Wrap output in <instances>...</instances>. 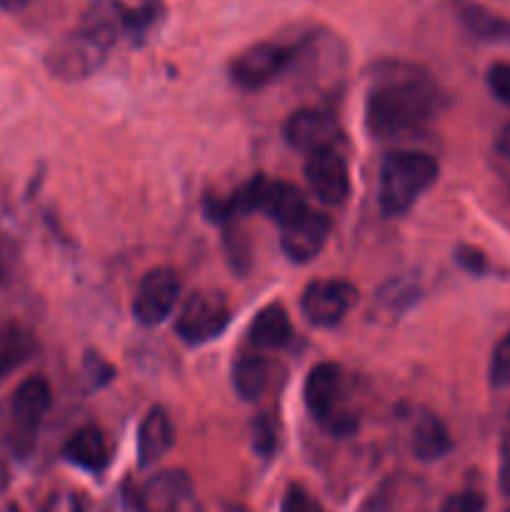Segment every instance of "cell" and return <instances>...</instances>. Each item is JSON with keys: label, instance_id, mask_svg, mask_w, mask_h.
Here are the masks:
<instances>
[{"label": "cell", "instance_id": "cell-1", "mask_svg": "<svg viewBox=\"0 0 510 512\" xmlns=\"http://www.w3.org/2000/svg\"><path fill=\"white\" fill-rule=\"evenodd\" d=\"M440 90L425 75L383 80L365 100V128L373 138L388 140L415 133L435 118Z\"/></svg>", "mask_w": 510, "mask_h": 512}, {"label": "cell", "instance_id": "cell-2", "mask_svg": "<svg viewBox=\"0 0 510 512\" xmlns=\"http://www.w3.org/2000/svg\"><path fill=\"white\" fill-rule=\"evenodd\" d=\"M438 180V160L420 150L385 155L378 175V205L385 215H403Z\"/></svg>", "mask_w": 510, "mask_h": 512}, {"label": "cell", "instance_id": "cell-3", "mask_svg": "<svg viewBox=\"0 0 510 512\" xmlns=\"http://www.w3.org/2000/svg\"><path fill=\"white\" fill-rule=\"evenodd\" d=\"M123 498L130 512H203L183 470H160L140 483H125Z\"/></svg>", "mask_w": 510, "mask_h": 512}, {"label": "cell", "instance_id": "cell-4", "mask_svg": "<svg viewBox=\"0 0 510 512\" xmlns=\"http://www.w3.org/2000/svg\"><path fill=\"white\" fill-rule=\"evenodd\" d=\"M303 205V195H300V190L293 183L258 175L250 183H245L238 193H233L228 203H215L213 215L218 213V218H228V215L253 213L255 210V213H263L273 218L275 223H280V220L288 218L290 213H295Z\"/></svg>", "mask_w": 510, "mask_h": 512}, {"label": "cell", "instance_id": "cell-5", "mask_svg": "<svg viewBox=\"0 0 510 512\" xmlns=\"http://www.w3.org/2000/svg\"><path fill=\"white\" fill-rule=\"evenodd\" d=\"M233 318V308L220 290H195L180 305L175 333L188 345H205L220 338Z\"/></svg>", "mask_w": 510, "mask_h": 512}, {"label": "cell", "instance_id": "cell-6", "mask_svg": "<svg viewBox=\"0 0 510 512\" xmlns=\"http://www.w3.org/2000/svg\"><path fill=\"white\" fill-rule=\"evenodd\" d=\"M50 405H53V388L43 375H30L15 388L10 398V423H13L10 433H13V448L18 453H28L33 448V440Z\"/></svg>", "mask_w": 510, "mask_h": 512}, {"label": "cell", "instance_id": "cell-7", "mask_svg": "<svg viewBox=\"0 0 510 512\" xmlns=\"http://www.w3.org/2000/svg\"><path fill=\"white\" fill-rule=\"evenodd\" d=\"M340 390H343V373H340V365L335 363L313 365L303 385V400L308 413L338 435L355 430V420L350 415L338 413Z\"/></svg>", "mask_w": 510, "mask_h": 512}, {"label": "cell", "instance_id": "cell-8", "mask_svg": "<svg viewBox=\"0 0 510 512\" xmlns=\"http://www.w3.org/2000/svg\"><path fill=\"white\" fill-rule=\"evenodd\" d=\"M280 228V250L285 258L295 265H305L320 255L330 238L333 223L325 213L310 208L308 203L290 213L278 223Z\"/></svg>", "mask_w": 510, "mask_h": 512}, {"label": "cell", "instance_id": "cell-9", "mask_svg": "<svg viewBox=\"0 0 510 512\" xmlns=\"http://www.w3.org/2000/svg\"><path fill=\"white\" fill-rule=\"evenodd\" d=\"M293 58V48L283 43H273V40H263V43L240 50L230 60V78L243 90L265 88L290 68Z\"/></svg>", "mask_w": 510, "mask_h": 512}, {"label": "cell", "instance_id": "cell-10", "mask_svg": "<svg viewBox=\"0 0 510 512\" xmlns=\"http://www.w3.org/2000/svg\"><path fill=\"white\" fill-rule=\"evenodd\" d=\"M358 300L353 283L340 278H318L305 285L300 295V313L315 328H335Z\"/></svg>", "mask_w": 510, "mask_h": 512}, {"label": "cell", "instance_id": "cell-11", "mask_svg": "<svg viewBox=\"0 0 510 512\" xmlns=\"http://www.w3.org/2000/svg\"><path fill=\"white\" fill-rule=\"evenodd\" d=\"M180 300V275L170 265H158L140 278L133 298V315L140 325H160Z\"/></svg>", "mask_w": 510, "mask_h": 512}, {"label": "cell", "instance_id": "cell-12", "mask_svg": "<svg viewBox=\"0 0 510 512\" xmlns=\"http://www.w3.org/2000/svg\"><path fill=\"white\" fill-rule=\"evenodd\" d=\"M105 55H108V48L78 28L48 50L45 65L53 73V78L83 80L103 65Z\"/></svg>", "mask_w": 510, "mask_h": 512}, {"label": "cell", "instance_id": "cell-13", "mask_svg": "<svg viewBox=\"0 0 510 512\" xmlns=\"http://www.w3.org/2000/svg\"><path fill=\"white\" fill-rule=\"evenodd\" d=\"M305 180L315 198L325 205H343L350 195V168L338 148H323L308 153Z\"/></svg>", "mask_w": 510, "mask_h": 512}, {"label": "cell", "instance_id": "cell-14", "mask_svg": "<svg viewBox=\"0 0 510 512\" xmlns=\"http://www.w3.org/2000/svg\"><path fill=\"white\" fill-rule=\"evenodd\" d=\"M285 140L300 153H315L323 148H338L340 125L330 110L300 108L285 123Z\"/></svg>", "mask_w": 510, "mask_h": 512}, {"label": "cell", "instance_id": "cell-15", "mask_svg": "<svg viewBox=\"0 0 510 512\" xmlns=\"http://www.w3.org/2000/svg\"><path fill=\"white\" fill-rule=\"evenodd\" d=\"M38 335L13 318H0V383L38 355Z\"/></svg>", "mask_w": 510, "mask_h": 512}, {"label": "cell", "instance_id": "cell-16", "mask_svg": "<svg viewBox=\"0 0 510 512\" xmlns=\"http://www.w3.org/2000/svg\"><path fill=\"white\" fill-rule=\"evenodd\" d=\"M175 445V428L170 420L168 410L155 405L143 415L138 428V463L140 468L160 463L170 448Z\"/></svg>", "mask_w": 510, "mask_h": 512}, {"label": "cell", "instance_id": "cell-17", "mask_svg": "<svg viewBox=\"0 0 510 512\" xmlns=\"http://www.w3.org/2000/svg\"><path fill=\"white\" fill-rule=\"evenodd\" d=\"M63 455L68 463L78 465V468L88 470V473H103L110 465L113 450H110V440L98 425H85V428L75 430L65 443Z\"/></svg>", "mask_w": 510, "mask_h": 512}, {"label": "cell", "instance_id": "cell-18", "mask_svg": "<svg viewBox=\"0 0 510 512\" xmlns=\"http://www.w3.org/2000/svg\"><path fill=\"white\" fill-rule=\"evenodd\" d=\"M248 340L258 350H278L293 340V323L280 303H270L260 310L248 328Z\"/></svg>", "mask_w": 510, "mask_h": 512}, {"label": "cell", "instance_id": "cell-19", "mask_svg": "<svg viewBox=\"0 0 510 512\" xmlns=\"http://www.w3.org/2000/svg\"><path fill=\"white\" fill-rule=\"evenodd\" d=\"M275 365L263 355H243L233 365V388L248 403H255L273 385Z\"/></svg>", "mask_w": 510, "mask_h": 512}, {"label": "cell", "instance_id": "cell-20", "mask_svg": "<svg viewBox=\"0 0 510 512\" xmlns=\"http://www.w3.org/2000/svg\"><path fill=\"white\" fill-rule=\"evenodd\" d=\"M455 15L470 35L480 40H510V23L475 0H455Z\"/></svg>", "mask_w": 510, "mask_h": 512}, {"label": "cell", "instance_id": "cell-21", "mask_svg": "<svg viewBox=\"0 0 510 512\" xmlns=\"http://www.w3.org/2000/svg\"><path fill=\"white\" fill-rule=\"evenodd\" d=\"M453 448L448 428L443 420L433 413H425L415 420L413 425V453L418 460L433 463V460L445 458Z\"/></svg>", "mask_w": 510, "mask_h": 512}, {"label": "cell", "instance_id": "cell-22", "mask_svg": "<svg viewBox=\"0 0 510 512\" xmlns=\"http://www.w3.org/2000/svg\"><path fill=\"white\" fill-rule=\"evenodd\" d=\"M488 378L493 388H510V333L495 343L490 355Z\"/></svg>", "mask_w": 510, "mask_h": 512}, {"label": "cell", "instance_id": "cell-23", "mask_svg": "<svg viewBox=\"0 0 510 512\" xmlns=\"http://www.w3.org/2000/svg\"><path fill=\"white\" fill-rule=\"evenodd\" d=\"M280 512H325L323 505L303 488V485H290L280 500Z\"/></svg>", "mask_w": 510, "mask_h": 512}, {"label": "cell", "instance_id": "cell-24", "mask_svg": "<svg viewBox=\"0 0 510 512\" xmlns=\"http://www.w3.org/2000/svg\"><path fill=\"white\" fill-rule=\"evenodd\" d=\"M485 80H488L490 93H493L500 103L508 105L510 108V63L508 60H498V63L490 65Z\"/></svg>", "mask_w": 510, "mask_h": 512}, {"label": "cell", "instance_id": "cell-25", "mask_svg": "<svg viewBox=\"0 0 510 512\" xmlns=\"http://www.w3.org/2000/svg\"><path fill=\"white\" fill-rule=\"evenodd\" d=\"M440 512H485V498L478 490H460L443 500Z\"/></svg>", "mask_w": 510, "mask_h": 512}, {"label": "cell", "instance_id": "cell-26", "mask_svg": "<svg viewBox=\"0 0 510 512\" xmlns=\"http://www.w3.org/2000/svg\"><path fill=\"white\" fill-rule=\"evenodd\" d=\"M40 512H85V498L73 490H60L50 495Z\"/></svg>", "mask_w": 510, "mask_h": 512}, {"label": "cell", "instance_id": "cell-27", "mask_svg": "<svg viewBox=\"0 0 510 512\" xmlns=\"http://www.w3.org/2000/svg\"><path fill=\"white\" fill-rule=\"evenodd\" d=\"M253 445L258 453L270 455L278 448V435H275V425L268 418H260L253 423Z\"/></svg>", "mask_w": 510, "mask_h": 512}, {"label": "cell", "instance_id": "cell-28", "mask_svg": "<svg viewBox=\"0 0 510 512\" xmlns=\"http://www.w3.org/2000/svg\"><path fill=\"white\" fill-rule=\"evenodd\" d=\"M458 263L463 265V268L468 270V273H473V275L485 273V268H488V260H485V255L480 253V250L468 248V245L458 248Z\"/></svg>", "mask_w": 510, "mask_h": 512}, {"label": "cell", "instance_id": "cell-29", "mask_svg": "<svg viewBox=\"0 0 510 512\" xmlns=\"http://www.w3.org/2000/svg\"><path fill=\"white\" fill-rule=\"evenodd\" d=\"M500 490L505 495H510V435L503 440V448H500V473H498Z\"/></svg>", "mask_w": 510, "mask_h": 512}, {"label": "cell", "instance_id": "cell-30", "mask_svg": "<svg viewBox=\"0 0 510 512\" xmlns=\"http://www.w3.org/2000/svg\"><path fill=\"white\" fill-rule=\"evenodd\" d=\"M30 0H0V10H5V13H18V10L28 8Z\"/></svg>", "mask_w": 510, "mask_h": 512}, {"label": "cell", "instance_id": "cell-31", "mask_svg": "<svg viewBox=\"0 0 510 512\" xmlns=\"http://www.w3.org/2000/svg\"><path fill=\"white\" fill-rule=\"evenodd\" d=\"M8 485H10V470H8V465L0 463V493H5V490H8Z\"/></svg>", "mask_w": 510, "mask_h": 512}, {"label": "cell", "instance_id": "cell-32", "mask_svg": "<svg viewBox=\"0 0 510 512\" xmlns=\"http://www.w3.org/2000/svg\"><path fill=\"white\" fill-rule=\"evenodd\" d=\"M500 148H503V153L510 158V125L503 130V138H500Z\"/></svg>", "mask_w": 510, "mask_h": 512}, {"label": "cell", "instance_id": "cell-33", "mask_svg": "<svg viewBox=\"0 0 510 512\" xmlns=\"http://www.w3.org/2000/svg\"><path fill=\"white\" fill-rule=\"evenodd\" d=\"M5 275V265H3V250H0V280H3Z\"/></svg>", "mask_w": 510, "mask_h": 512}, {"label": "cell", "instance_id": "cell-34", "mask_svg": "<svg viewBox=\"0 0 510 512\" xmlns=\"http://www.w3.org/2000/svg\"><path fill=\"white\" fill-rule=\"evenodd\" d=\"M508 512H510V510H508Z\"/></svg>", "mask_w": 510, "mask_h": 512}]
</instances>
